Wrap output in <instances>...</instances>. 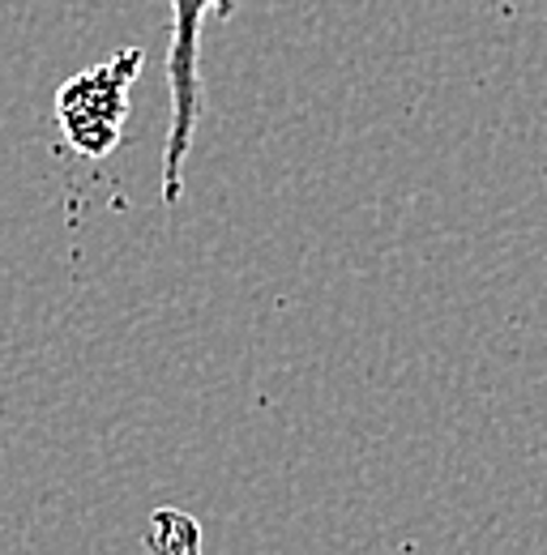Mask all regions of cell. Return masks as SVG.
<instances>
[{
    "mask_svg": "<svg viewBox=\"0 0 547 555\" xmlns=\"http://www.w3.org/2000/svg\"><path fill=\"white\" fill-rule=\"evenodd\" d=\"M171 4V48H167V86H171V125L163 145V202L176 206L185 193V158L202 116V81H198V43L202 22L231 17L236 0H167Z\"/></svg>",
    "mask_w": 547,
    "mask_h": 555,
    "instance_id": "obj_2",
    "label": "cell"
},
{
    "mask_svg": "<svg viewBox=\"0 0 547 555\" xmlns=\"http://www.w3.org/2000/svg\"><path fill=\"white\" fill-rule=\"evenodd\" d=\"M141 543L150 555H205L198 517H189L180 508H154Z\"/></svg>",
    "mask_w": 547,
    "mask_h": 555,
    "instance_id": "obj_3",
    "label": "cell"
},
{
    "mask_svg": "<svg viewBox=\"0 0 547 555\" xmlns=\"http://www.w3.org/2000/svg\"><path fill=\"white\" fill-rule=\"evenodd\" d=\"M145 65L141 48H125L112 61H99L90 69L73 73L56 90V125L61 138L81 158H107L129 125V94L137 73Z\"/></svg>",
    "mask_w": 547,
    "mask_h": 555,
    "instance_id": "obj_1",
    "label": "cell"
}]
</instances>
